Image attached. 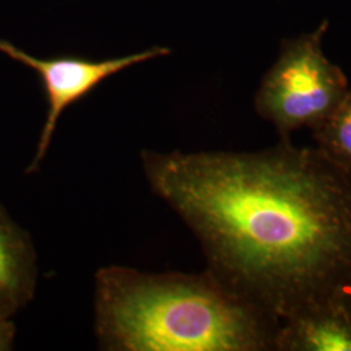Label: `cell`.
<instances>
[{
	"instance_id": "9",
	"label": "cell",
	"mask_w": 351,
	"mask_h": 351,
	"mask_svg": "<svg viewBox=\"0 0 351 351\" xmlns=\"http://www.w3.org/2000/svg\"><path fill=\"white\" fill-rule=\"evenodd\" d=\"M348 297H350L351 298V272L349 277H348V281H346V284H345V288L342 290Z\"/></svg>"
},
{
	"instance_id": "5",
	"label": "cell",
	"mask_w": 351,
	"mask_h": 351,
	"mask_svg": "<svg viewBox=\"0 0 351 351\" xmlns=\"http://www.w3.org/2000/svg\"><path fill=\"white\" fill-rule=\"evenodd\" d=\"M276 351H351V298L343 291L284 320Z\"/></svg>"
},
{
	"instance_id": "2",
	"label": "cell",
	"mask_w": 351,
	"mask_h": 351,
	"mask_svg": "<svg viewBox=\"0 0 351 351\" xmlns=\"http://www.w3.org/2000/svg\"><path fill=\"white\" fill-rule=\"evenodd\" d=\"M95 333L110 351H276L281 322L208 271L95 275Z\"/></svg>"
},
{
	"instance_id": "1",
	"label": "cell",
	"mask_w": 351,
	"mask_h": 351,
	"mask_svg": "<svg viewBox=\"0 0 351 351\" xmlns=\"http://www.w3.org/2000/svg\"><path fill=\"white\" fill-rule=\"evenodd\" d=\"M141 164L199 241L207 271L281 323L345 288L351 173L317 147L142 150Z\"/></svg>"
},
{
	"instance_id": "8",
	"label": "cell",
	"mask_w": 351,
	"mask_h": 351,
	"mask_svg": "<svg viewBox=\"0 0 351 351\" xmlns=\"http://www.w3.org/2000/svg\"><path fill=\"white\" fill-rule=\"evenodd\" d=\"M16 339V326L12 320H0V351L12 350Z\"/></svg>"
},
{
	"instance_id": "6",
	"label": "cell",
	"mask_w": 351,
	"mask_h": 351,
	"mask_svg": "<svg viewBox=\"0 0 351 351\" xmlns=\"http://www.w3.org/2000/svg\"><path fill=\"white\" fill-rule=\"evenodd\" d=\"M37 282L33 239L0 202V320H12L33 301Z\"/></svg>"
},
{
	"instance_id": "4",
	"label": "cell",
	"mask_w": 351,
	"mask_h": 351,
	"mask_svg": "<svg viewBox=\"0 0 351 351\" xmlns=\"http://www.w3.org/2000/svg\"><path fill=\"white\" fill-rule=\"evenodd\" d=\"M0 52L36 72L47 103L46 120L38 139L36 154L32 163L26 168V173H36L45 160L58 123L65 110L85 99L110 77L133 65L172 53L171 49L155 46L137 53L104 60H93L73 55L39 59L26 53L5 39H0Z\"/></svg>"
},
{
	"instance_id": "3",
	"label": "cell",
	"mask_w": 351,
	"mask_h": 351,
	"mask_svg": "<svg viewBox=\"0 0 351 351\" xmlns=\"http://www.w3.org/2000/svg\"><path fill=\"white\" fill-rule=\"evenodd\" d=\"M326 27L324 21L313 33L285 40L255 95L256 112L275 125L281 139L319 125L349 88L342 69L322 49Z\"/></svg>"
},
{
	"instance_id": "7",
	"label": "cell",
	"mask_w": 351,
	"mask_h": 351,
	"mask_svg": "<svg viewBox=\"0 0 351 351\" xmlns=\"http://www.w3.org/2000/svg\"><path fill=\"white\" fill-rule=\"evenodd\" d=\"M317 149L351 173V86L335 110L313 129Z\"/></svg>"
}]
</instances>
